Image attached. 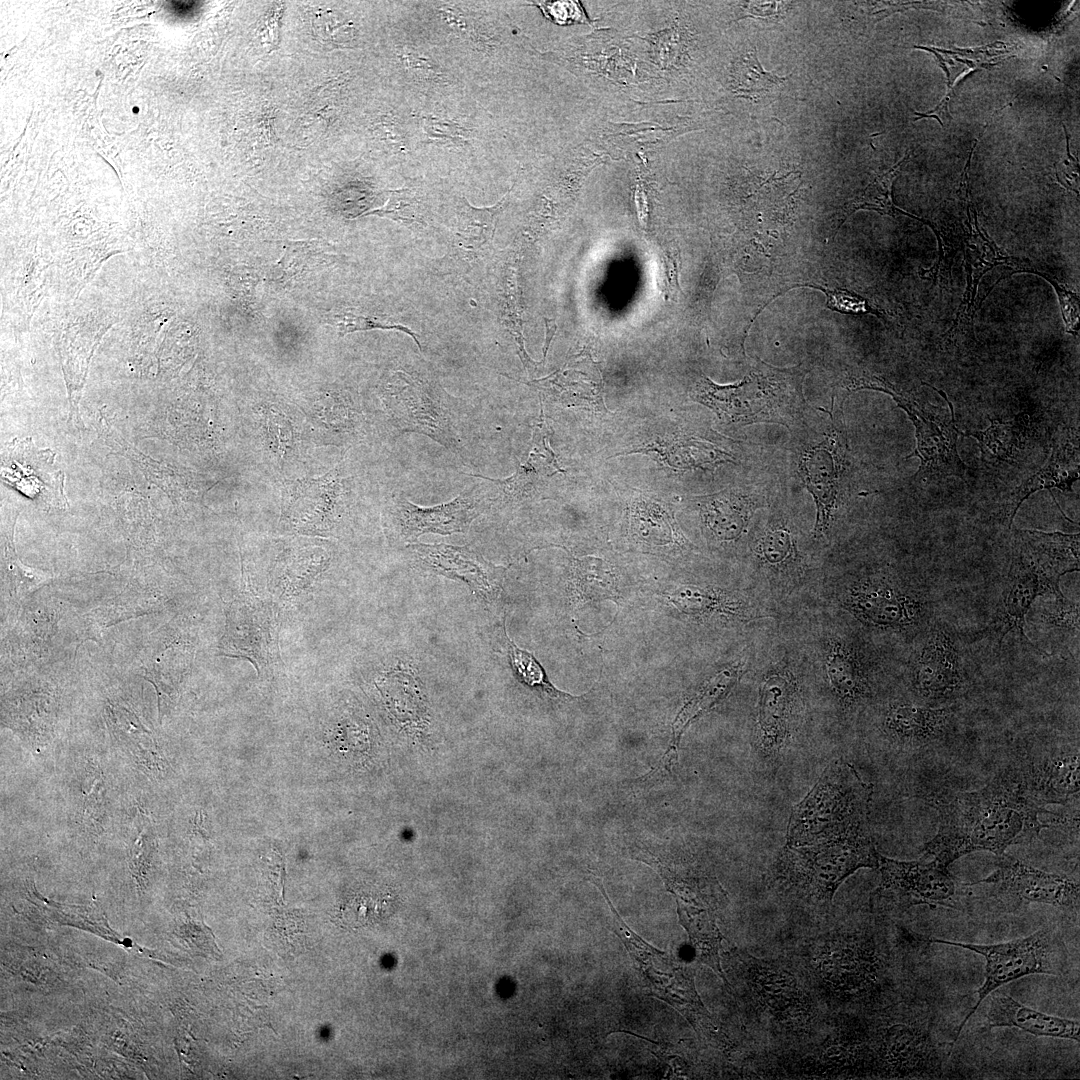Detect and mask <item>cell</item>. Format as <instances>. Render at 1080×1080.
<instances>
[{
    "label": "cell",
    "instance_id": "ffe728a7",
    "mask_svg": "<svg viewBox=\"0 0 1080 1080\" xmlns=\"http://www.w3.org/2000/svg\"><path fill=\"white\" fill-rule=\"evenodd\" d=\"M407 548L422 570L465 583L487 604L499 602L506 568L488 561L478 551L468 546L417 542Z\"/></svg>",
    "mask_w": 1080,
    "mask_h": 1080
},
{
    "label": "cell",
    "instance_id": "ba28073f",
    "mask_svg": "<svg viewBox=\"0 0 1080 1080\" xmlns=\"http://www.w3.org/2000/svg\"><path fill=\"white\" fill-rule=\"evenodd\" d=\"M406 16L407 20L394 33L390 52L408 102H439L472 95L450 56Z\"/></svg>",
    "mask_w": 1080,
    "mask_h": 1080
},
{
    "label": "cell",
    "instance_id": "277c9868",
    "mask_svg": "<svg viewBox=\"0 0 1080 1080\" xmlns=\"http://www.w3.org/2000/svg\"><path fill=\"white\" fill-rule=\"evenodd\" d=\"M872 792V786L851 764L833 761L793 807L786 845H809L867 832Z\"/></svg>",
    "mask_w": 1080,
    "mask_h": 1080
},
{
    "label": "cell",
    "instance_id": "2e32d148",
    "mask_svg": "<svg viewBox=\"0 0 1080 1080\" xmlns=\"http://www.w3.org/2000/svg\"><path fill=\"white\" fill-rule=\"evenodd\" d=\"M974 884L990 885L991 896L1010 911L1033 902L1079 909L1078 882L1039 870L1005 853L998 856L997 868L988 877L969 886Z\"/></svg>",
    "mask_w": 1080,
    "mask_h": 1080
},
{
    "label": "cell",
    "instance_id": "60d3db41",
    "mask_svg": "<svg viewBox=\"0 0 1080 1080\" xmlns=\"http://www.w3.org/2000/svg\"><path fill=\"white\" fill-rule=\"evenodd\" d=\"M508 193L491 207L476 208L464 197L453 202V232L463 250H486L493 241L497 219L506 206Z\"/></svg>",
    "mask_w": 1080,
    "mask_h": 1080
},
{
    "label": "cell",
    "instance_id": "c3c4849f",
    "mask_svg": "<svg viewBox=\"0 0 1080 1080\" xmlns=\"http://www.w3.org/2000/svg\"><path fill=\"white\" fill-rule=\"evenodd\" d=\"M971 234L969 242L966 244V260L969 263V278L971 279L966 293L967 311L970 310L974 290L981 276L991 267L997 265V261L1004 260V256L1001 255L997 247L982 235L976 222L971 229Z\"/></svg>",
    "mask_w": 1080,
    "mask_h": 1080
},
{
    "label": "cell",
    "instance_id": "f35d334b",
    "mask_svg": "<svg viewBox=\"0 0 1080 1080\" xmlns=\"http://www.w3.org/2000/svg\"><path fill=\"white\" fill-rule=\"evenodd\" d=\"M367 134L386 154L400 160H416L414 122L408 101L400 107L371 113Z\"/></svg>",
    "mask_w": 1080,
    "mask_h": 1080
},
{
    "label": "cell",
    "instance_id": "52a82bcc",
    "mask_svg": "<svg viewBox=\"0 0 1080 1080\" xmlns=\"http://www.w3.org/2000/svg\"><path fill=\"white\" fill-rule=\"evenodd\" d=\"M929 943L963 948L986 960L985 980L978 989V1000L960 1023L951 1048L982 1001L1000 986L1032 974L1061 976L1067 973L1069 952L1061 935L1050 927L1013 941L998 944H974L927 938Z\"/></svg>",
    "mask_w": 1080,
    "mask_h": 1080
},
{
    "label": "cell",
    "instance_id": "7402d4cb",
    "mask_svg": "<svg viewBox=\"0 0 1080 1080\" xmlns=\"http://www.w3.org/2000/svg\"><path fill=\"white\" fill-rule=\"evenodd\" d=\"M794 672L785 662L770 667L759 691L757 737L764 752L777 754L788 743L801 709Z\"/></svg>",
    "mask_w": 1080,
    "mask_h": 1080
},
{
    "label": "cell",
    "instance_id": "cb8c5ba5",
    "mask_svg": "<svg viewBox=\"0 0 1080 1080\" xmlns=\"http://www.w3.org/2000/svg\"><path fill=\"white\" fill-rule=\"evenodd\" d=\"M1017 770L1029 794L1042 806L1066 804L1080 788L1079 750L1057 748L1031 754Z\"/></svg>",
    "mask_w": 1080,
    "mask_h": 1080
},
{
    "label": "cell",
    "instance_id": "6da1fadb",
    "mask_svg": "<svg viewBox=\"0 0 1080 1080\" xmlns=\"http://www.w3.org/2000/svg\"><path fill=\"white\" fill-rule=\"evenodd\" d=\"M935 836L923 847L926 857L948 867L975 851L997 856L1016 844L1030 842L1048 824V813L1028 792L1017 768L1010 767L976 791H959L939 798Z\"/></svg>",
    "mask_w": 1080,
    "mask_h": 1080
},
{
    "label": "cell",
    "instance_id": "db71d44e",
    "mask_svg": "<svg viewBox=\"0 0 1080 1080\" xmlns=\"http://www.w3.org/2000/svg\"><path fill=\"white\" fill-rule=\"evenodd\" d=\"M1055 600L1041 613V621L1052 628L1071 631L1079 630V607L1063 594L1054 596Z\"/></svg>",
    "mask_w": 1080,
    "mask_h": 1080
},
{
    "label": "cell",
    "instance_id": "1f68e13d",
    "mask_svg": "<svg viewBox=\"0 0 1080 1080\" xmlns=\"http://www.w3.org/2000/svg\"><path fill=\"white\" fill-rule=\"evenodd\" d=\"M1020 553L1053 585L1061 576L1079 571V533L1017 530Z\"/></svg>",
    "mask_w": 1080,
    "mask_h": 1080
},
{
    "label": "cell",
    "instance_id": "d6986e66",
    "mask_svg": "<svg viewBox=\"0 0 1080 1080\" xmlns=\"http://www.w3.org/2000/svg\"><path fill=\"white\" fill-rule=\"evenodd\" d=\"M615 914L618 919L616 924L619 925L616 933L625 942L648 985L658 997L683 1013L695 1027L705 1029L704 1020H710V1015L697 994L691 974L674 959L631 932Z\"/></svg>",
    "mask_w": 1080,
    "mask_h": 1080
},
{
    "label": "cell",
    "instance_id": "836d02e7",
    "mask_svg": "<svg viewBox=\"0 0 1080 1080\" xmlns=\"http://www.w3.org/2000/svg\"><path fill=\"white\" fill-rule=\"evenodd\" d=\"M997 1027H1015L1040 1037L1080 1040L1079 1022L1039 1012L1001 993L990 998L982 1030Z\"/></svg>",
    "mask_w": 1080,
    "mask_h": 1080
},
{
    "label": "cell",
    "instance_id": "7a4b0ae2",
    "mask_svg": "<svg viewBox=\"0 0 1080 1080\" xmlns=\"http://www.w3.org/2000/svg\"><path fill=\"white\" fill-rule=\"evenodd\" d=\"M409 17L453 60L471 93L475 88L496 91L506 63L509 33L496 2L413 1Z\"/></svg>",
    "mask_w": 1080,
    "mask_h": 1080
},
{
    "label": "cell",
    "instance_id": "7dc6e473",
    "mask_svg": "<svg viewBox=\"0 0 1080 1080\" xmlns=\"http://www.w3.org/2000/svg\"><path fill=\"white\" fill-rule=\"evenodd\" d=\"M508 657L518 679L530 688L545 692L554 698L573 699L572 695L558 690L548 680L541 664L533 654L518 648L503 630Z\"/></svg>",
    "mask_w": 1080,
    "mask_h": 1080
},
{
    "label": "cell",
    "instance_id": "e575fe53",
    "mask_svg": "<svg viewBox=\"0 0 1080 1080\" xmlns=\"http://www.w3.org/2000/svg\"><path fill=\"white\" fill-rule=\"evenodd\" d=\"M1078 440L1071 439L1068 433L1054 439L1052 451L1047 463L1011 494L1006 504L1008 527L1022 502L1032 493L1042 489L1058 488L1071 491L1072 485L1079 479Z\"/></svg>",
    "mask_w": 1080,
    "mask_h": 1080
},
{
    "label": "cell",
    "instance_id": "e0dca14e",
    "mask_svg": "<svg viewBox=\"0 0 1080 1080\" xmlns=\"http://www.w3.org/2000/svg\"><path fill=\"white\" fill-rule=\"evenodd\" d=\"M279 619L275 603L244 595L229 605L222 650L249 661L258 673L280 663Z\"/></svg>",
    "mask_w": 1080,
    "mask_h": 1080
},
{
    "label": "cell",
    "instance_id": "b9f144b4",
    "mask_svg": "<svg viewBox=\"0 0 1080 1080\" xmlns=\"http://www.w3.org/2000/svg\"><path fill=\"white\" fill-rule=\"evenodd\" d=\"M552 469L557 472L544 460L529 453L527 460L520 463L515 473L507 478L494 479L479 474L469 475L488 481L493 505H513L535 496L541 485V476L552 475L553 473L549 472Z\"/></svg>",
    "mask_w": 1080,
    "mask_h": 1080
},
{
    "label": "cell",
    "instance_id": "ee69618b",
    "mask_svg": "<svg viewBox=\"0 0 1080 1080\" xmlns=\"http://www.w3.org/2000/svg\"><path fill=\"white\" fill-rule=\"evenodd\" d=\"M746 662L736 660L711 677L703 687L684 705L675 720L674 736L678 738L686 726L721 701L737 684L744 673Z\"/></svg>",
    "mask_w": 1080,
    "mask_h": 1080
},
{
    "label": "cell",
    "instance_id": "ac0fdd59",
    "mask_svg": "<svg viewBox=\"0 0 1080 1080\" xmlns=\"http://www.w3.org/2000/svg\"><path fill=\"white\" fill-rule=\"evenodd\" d=\"M909 683L917 699L928 706L952 702L964 693V669L955 640L947 630H932L913 654Z\"/></svg>",
    "mask_w": 1080,
    "mask_h": 1080
},
{
    "label": "cell",
    "instance_id": "f6af8a7d",
    "mask_svg": "<svg viewBox=\"0 0 1080 1080\" xmlns=\"http://www.w3.org/2000/svg\"><path fill=\"white\" fill-rule=\"evenodd\" d=\"M908 156L909 153L891 169L875 177L861 194L845 204L836 231H839L844 222L858 210H873L889 216H896L897 214L902 213L892 201V185L899 174L902 163Z\"/></svg>",
    "mask_w": 1080,
    "mask_h": 1080
},
{
    "label": "cell",
    "instance_id": "44dd1931",
    "mask_svg": "<svg viewBox=\"0 0 1080 1080\" xmlns=\"http://www.w3.org/2000/svg\"><path fill=\"white\" fill-rule=\"evenodd\" d=\"M244 422L263 457L284 476H292L304 455L305 419L275 403L245 413Z\"/></svg>",
    "mask_w": 1080,
    "mask_h": 1080
},
{
    "label": "cell",
    "instance_id": "3957f363",
    "mask_svg": "<svg viewBox=\"0 0 1080 1080\" xmlns=\"http://www.w3.org/2000/svg\"><path fill=\"white\" fill-rule=\"evenodd\" d=\"M758 362L734 384L718 385L702 376L694 385L692 397L728 424L773 423L789 427L805 409L802 382L806 371L802 364L777 368Z\"/></svg>",
    "mask_w": 1080,
    "mask_h": 1080
},
{
    "label": "cell",
    "instance_id": "f907efd6",
    "mask_svg": "<svg viewBox=\"0 0 1080 1080\" xmlns=\"http://www.w3.org/2000/svg\"><path fill=\"white\" fill-rule=\"evenodd\" d=\"M959 434L976 438L981 446L982 457L988 460L1009 461L1017 443V435L1012 422L991 420V426L985 431L968 433L959 431Z\"/></svg>",
    "mask_w": 1080,
    "mask_h": 1080
},
{
    "label": "cell",
    "instance_id": "7c38bea8",
    "mask_svg": "<svg viewBox=\"0 0 1080 1080\" xmlns=\"http://www.w3.org/2000/svg\"><path fill=\"white\" fill-rule=\"evenodd\" d=\"M881 880L874 892L877 904L899 911L917 905L962 910L967 883L958 881L946 866L935 860L899 861L879 853Z\"/></svg>",
    "mask_w": 1080,
    "mask_h": 1080
},
{
    "label": "cell",
    "instance_id": "5b68a950",
    "mask_svg": "<svg viewBox=\"0 0 1080 1080\" xmlns=\"http://www.w3.org/2000/svg\"><path fill=\"white\" fill-rule=\"evenodd\" d=\"M410 106L416 160L463 166L496 157L495 118L474 96Z\"/></svg>",
    "mask_w": 1080,
    "mask_h": 1080
},
{
    "label": "cell",
    "instance_id": "4316f807",
    "mask_svg": "<svg viewBox=\"0 0 1080 1080\" xmlns=\"http://www.w3.org/2000/svg\"><path fill=\"white\" fill-rule=\"evenodd\" d=\"M661 873L665 874L666 883L676 896L680 923L687 931L697 959L708 965L726 981L721 969L719 953L722 936L716 924L713 909L698 890L689 884L679 882L666 872L661 871Z\"/></svg>",
    "mask_w": 1080,
    "mask_h": 1080
},
{
    "label": "cell",
    "instance_id": "30bf717a",
    "mask_svg": "<svg viewBox=\"0 0 1080 1080\" xmlns=\"http://www.w3.org/2000/svg\"><path fill=\"white\" fill-rule=\"evenodd\" d=\"M846 387L850 392L861 389L885 392L907 413L915 427L917 444L915 451L906 458L917 456L920 459L918 472L912 477L914 481L943 479L948 476L965 480L967 467L957 451L959 430L954 423V413L949 420L941 417L930 409L923 408L895 385L869 372L850 373Z\"/></svg>",
    "mask_w": 1080,
    "mask_h": 1080
},
{
    "label": "cell",
    "instance_id": "681fc988",
    "mask_svg": "<svg viewBox=\"0 0 1080 1080\" xmlns=\"http://www.w3.org/2000/svg\"><path fill=\"white\" fill-rule=\"evenodd\" d=\"M786 79L765 71L755 49L747 53L736 67V90L752 98L771 91Z\"/></svg>",
    "mask_w": 1080,
    "mask_h": 1080
},
{
    "label": "cell",
    "instance_id": "9f6ffc18",
    "mask_svg": "<svg viewBox=\"0 0 1080 1080\" xmlns=\"http://www.w3.org/2000/svg\"><path fill=\"white\" fill-rule=\"evenodd\" d=\"M134 112H138V109H137V107H134Z\"/></svg>",
    "mask_w": 1080,
    "mask_h": 1080
},
{
    "label": "cell",
    "instance_id": "bcb514c9",
    "mask_svg": "<svg viewBox=\"0 0 1080 1080\" xmlns=\"http://www.w3.org/2000/svg\"><path fill=\"white\" fill-rule=\"evenodd\" d=\"M574 583L584 599L617 598L615 575L607 562L594 557L574 559Z\"/></svg>",
    "mask_w": 1080,
    "mask_h": 1080
},
{
    "label": "cell",
    "instance_id": "9c48e42d",
    "mask_svg": "<svg viewBox=\"0 0 1080 1080\" xmlns=\"http://www.w3.org/2000/svg\"><path fill=\"white\" fill-rule=\"evenodd\" d=\"M440 386L396 372L382 396L386 419L397 435L417 433L466 458L458 416Z\"/></svg>",
    "mask_w": 1080,
    "mask_h": 1080
},
{
    "label": "cell",
    "instance_id": "ab89813d",
    "mask_svg": "<svg viewBox=\"0 0 1080 1080\" xmlns=\"http://www.w3.org/2000/svg\"><path fill=\"white\" fill-rule=\"evenodd\" d=\"M752 553L760 567L776 576L792 573L801 566L796 535L785 520L768 523L754 538Z\"/></svg>",
    "mask_w": 1080,
    "mask_h": 1080
},
{
    "label": "cell",
    "instance_id": "f546056e",
    "mask_svg": "<svg viewBox=\"0 0 1080 1080\" xmlns=\"http://www.w3.org/2000/svg\"><path fill=\"white\" fill-rule=\"evenodd\" d=\"M826 675L834 694L844 707L858 706L871 694L868 668L856 647L838 636L824 643Z\"/></svg>",
    "mask_w": 1080,
    "mask_h": 1080
},
{
    "label": "cell",
    "instance_id": "d4e9b609",
    "mask_svg": "<svg viewBox=\"0 0 1080 1080\" xmlns=\"http://www.w3.org/2000/svg\"><path fill=\"white\" fill-rule=\"evenodd\" d=\"M955 710L905 700L888 703L882 716L887 738L903 750H919L944 739L952 728Z\"/></svg>",
    "mask_w": 1080,
    "mask_h": 1080
},
{
    "label": "cell",
    "instance_id": "8fae6325",
    "mask_svg": "<svg viewBox=\"0 0 1080 1080\" xmlns=\"http://www.w3.org/2000/svg\"><path fill=\"white\" fill-rule=\"evenodd\" d=\"M351 485L341 465L313 478L285 479L281 523L306 536H333L349 513Z\"/></svg>",
    "mask_w": 1080,
    "mask_h": 1080
},
{
    "label": "cell",
    "instance_id": "4fadbf2b",
    "mask_svg": "<svg viewBox=\"0 0 1080 1080\" xmlns=\"http://www.w3.org/2000/svg\"><path fill=\"white\" fill-rule=\"evenodd\" d=\"M838 601L861 623L882 630L915 627L923 621L927 611L920 594L886 572L853 579L840 589Z\"/></svg>",
    "mask_w": 1080,
    "mask_h": 1080
},
{
    "label": "cell",
    "instance_id": "f1b7e54d",
    "mask_svg": "<svg viewBox=\"0 0 1080 1080\" xmlns=\"http://www.w3.org/2000/svg\"><path fill=\"white\" fill-rule=\"evenodd\" d=\"M816 967L834 990L855 993L874 979L875 958L869 949L851 939H832L818 951Z\"/></svg>",
    "mask_w": 1080,
    "mask_h": 1080
},
{
    "label": "cell",
    "instance_id": "603a6c76",
    "mask_svg": "<svg viewBox=\"0 0 1080 1080\" xmlns=\"http://www.w3.org/2000/svg\"><path fill=\"white\" fill-rule=\"evenodd\" d=\"M50 449H37L31 438L13 440L2 455L1 475L5 483L24 495L55 506H65L64 474L54 465Z\"/></svg>",
    "mask_w": 1080,
    "mask_h": 1080
},
{
    "label": "cell",
    "instance_id": "74e56055",
    "mask_svg": "<svg viewBox=\"0 0 1080 1080\" xmlns=\"http://www.w3.org/2000/svg\"><path fill=\"white\" fill-rule=\"evenodd\" d=\"M633 452L654 453L666 465L681 469H708L721 463L733 462L732 454L707 440L680 436L656 440L637 447Z\"/></svg>",
    "mask_w": 1080,
    "mask_h": 1080
},
{
    "label": "cell",
    "instance_id": "83f0119b",
    "mask_svg": "<svg viewBox=\"0 0 1080 1080\" xmlns=\"http://www.w3.org/2000/svg\"><path fill=\"white\" fill-rule=\"evenodd\" d=\"M747 964V983L765 1010L786 1022H801L809 1016L808 998L794 977L755 958Z\"/></svg>",
    "mask_w": 1080,
    "mask_h": 1080
},
{
    "label": "cell",
    "instance_id": "484cf974",
    "mask_svg": "<svg viewBox=\"0 0 1080 1080\" xmlns=\"http://www.w3.org/2000/svg\"><path fill=\"white\" fill-rule=\"evenodd\" d=\"M1046 593L1062 595L1060 587L1049 582L1020 553L1011 566L1008 580L992 625L999 633L1001 643L1010 632H1017L1026 642L1034 647L1025 635V618L1037 597Z\"/></svg>",
    "mask_w": 1080,
    "mask_h": 1080
},
{
    "label": "cell",
    "instance_id": "f5cc1de1",
    "mask_svg": "<svg viewBox=\"0 0 1080 1080\" xmlns=\"http://www.w3.org/2000/svg\"><path fill=\"white\" fill-rule=\"evenodd\" d=\"M333 324L337 328L341 335L353 333L356 331H366L372 329H397L410 335L419 349L421 350V344L416 336L408 327L393 322H388L384 319L364 316L355 314L353 312H341L333 318Z\"/></svg>",
    "mask_w": 1080,
    "mask_h": 1080
},
{
    "label": "cell",
    "instance_id": "816d5d0a",
    "mask_svg": "<svg viewBox=\"0 0 1080 1080\" xmlns=\"http://www.w3.org/2000/svg\"><path fill=\"white\" fill-rule=\"evenodd\" d=\"M794 287H808L820 290L826 296V306L828 309L848 315H860V314H878L868 303V301L857 293L847 290L845 288L823 287L821 285L804 284L793 285ZM790 288V289H791Z\"/></svg>",
    "mask_w": 1080,
    "mask_h": 1080
},
{
    "label": "cell",
    "instance_id": "11a10c76",
    "mask_svg": "<svg viewBox=\"0 0 1080 1080\" xmlns=\"http://www.w3.org/2000/svg\"><path fill=\"white\" fill-rule=\"evenodd\" d=\"M544 321L546 323V338H545V343H544V347H543V360L541 361V364H543L545 362V358H546V355H547L551 340H552V338H553V336L555 334L556 328H557L554 320L544 318Z\"/></svg>",
    "mask_w": 1080,
    "mask_h": 1080
},
{
    "label": "cell",
    "instance_id": "4dcf8cb0",
    "mask_svg": "<svg viewBox=\"0 0 1080 1080\" xmlns=\"http://www.w3.org/2000/svg\"><path fill=\"white\" fill-rule=\"evenodd\" d=\"M301 414L309 430L324 443L349 447L365 436V415L348 396L316 400Z\"/></svg>",
    "mask_w": 1080,
    "mask_h": 1080
},
{
    "label": "cell",
    "instance_id": "9a60e30c",
    "mask_svg": "<svg viewBox=\"0 0 1080 1080\" xmlns=\"http://www.w3.org/2000/svg\"><path fill=\"white\" fill-rule=\"evenodd\" d=\"M833 420V414H832ZM848 443L842 424H833L820 441L806 445L797 458V472L816 506L814 537H826L843 494Z\"/></svg>",
    "mask_w": 1080,
    "mask_h": 1080
},
{
    "label": "cell",
    "instance_id": "d590c367",
    "mask_svg": "<svg viewBox=\"0 0 1080 1080\" xmlns=\"http://www.w3.org/2000/svg\"><path fill=\"white\" fill-rule=\"evenodd\" d=\"M293 543L283 549L274 563L271 585L278 599L300 594L326 569L331 559L327 548L317 542Z\"/></svg>",
    "mask_w": 1080,
    "mask_h": 1080
},
{
    "label": "cell",
    "instance_id": "8992f818",
    "mask_svg": "<svg viewBox=\"0 0 1080 1080\" xmlns=\"http://www.w3.org/2000/svg\"><path fill=\"white\" fill-rule=\"evenodd\" d=\"M879 852L869 832L802 846H785L774 865L787 892L828 906L840 884L860 868H877Z\"/></svg>",
    "mask_w": 1080,
    "mask_h": 1080
},
{
    "label": "cell",
    "instance_id": "5bb4252c",
    "mask_svg": "<svg viewBox=\"0 0 1080 1080\" xmlns=\"http://www.w3.org/2000/svg\"><path fill=\"white\" fill-rule=\"evenodd\" d=\"M481 479L484 483L460 493L449 502L431 507H420L401 495L392 496L384 512L391 536L410 545L426 533L467 532L472 522L493 505L489 483Z\"/></svg>",
    "mask_w": 1080,
    "mask_h": 1080
},
{
    "label": "cell",
    "instance_id": "8d00e7d4",
    "mask_svg": "<svg viewBox=\"0 0 1080 1080\" xmlns=\"http://www.w3.org/2000/svg\"><path fill=\"white\" fill-rule=\"evenodd\" d=\"M668 599L679 611L694 617L720 616L740 622L763 617L744 599L710 587L682 585L669 593Z\"/></svg>",
    "mask_w": 1080,
    "mask_h": 1080
},
{
    "label": "cell",
    "instance_id": "7bdbcfd3",
    "mask_svg": "<svg viewBox=\"0 0 1080 1080\" xmlns=\"http://www.w3.org/2000/svg\"><path fill=\"white\" fill-rule=\"evenodd\" d=\"M388 200L381 207L365 215H377L394 220L409 228H426L433 221L434 202L427 189L421 184L388 191Z\"/></svg>",
    "mask_w": 1080,
    "mask_h": 1080
},
{
    "label": "cell",
    "instance_id": "d6a6232c",
    "mask_svg": "<svg viewBox=\"0 0 1080 1080\" xmlns=\"http://www.w3.org/2000/svg\"><path fill=\"white\" fill-rule=\"evenodd\" d=\"M697 500L704 525L721 542L740 539L754 512L764 506L762 498L739 489H726Z\"/></svg>",
    "mask_w": 1080,
    "mask_h": 1080
}]
</instances>
